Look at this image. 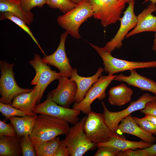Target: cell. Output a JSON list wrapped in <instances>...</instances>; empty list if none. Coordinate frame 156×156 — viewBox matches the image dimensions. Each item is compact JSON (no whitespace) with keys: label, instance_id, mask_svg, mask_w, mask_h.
Segmentation results:
<instances>
[{"label":"cell","instance_id":"obj_1","mask_svg":"<svg viewBox=\"0 0 156 156\" xmlns=\"http://www.w3.org/2000/svg\"><path fill=\"white\" fill-rule=\"evenodd\" d=\"M68 122L45 114L37 116L29 135L34 144L48 141L61 135H66L70 127Z\"/></svg>","mask_w":156,"mask_h":156},{"label":"cell","instance_id":"obj_2","mask_svg":"<svg viewBox=\"0 0 156 156\" xmlns=\"http://www.w3.org/2000/svg\"><path fill=\"white\" fill-rule=\"evenodd\" d=\"M89 0H84L74 8L57 18L59 25L68 34L76 39L81 38L79 29L81 25L93 16Z\"/></svg>","mask_w":156,"mask_h":156},{"label":"cell","instance_id":"obj_3","mask_svg":"<svg viewBox=\"0 0 156 156\" xmlns=\"http://www.w3.org/2000/svg\"><path fill=\"white\" fill-rule=\"evenodd\" d=\"M87 117H83L70 127L65 138L62 140L67 147L70 156H82L97 146L88 139L85 132L84 125Z\"/></svg>","mask_w":156,"mask_h":156},{"label":"cell","instance_id":"obj_4","mask_svg":"<svg viewBox=\"0 0 156 156\" xmlns=\"http://www.w3.org/2000/svg\"><path fill=\"white\" fill-rule=\"evenodd\" d=\"M89 43L101 58L104 66V71L107 73L108 75H113L133 69L156 68V60L138 62L117 58L113 56L111 53L105 50L103 47H100L90 43Z\"/></svg>","mask_w":156,"mask_h":156},{"label":"cell","instance_id":"obj_5","mask_svg":"<svg viewBox=\"0 0 156 156\" xmlns=\"http://www.w3.org/2000/svg\"><path fill=\"white\" fill-rule=\"evenodd\" d=\"M94 18L100 21L101 25L106 27L120 21L125 3L121 0H89Z\"/></svg>","mask_w":156,"mask_h":156},{"label":"cell","instance_id":"obj_6","mask_svg":"<svg viewBox=\"0 0 156 156\" xmlns=\"http://www.w3.org/2000/svg\"><path fill=\"white\" fill-rule=\"evenodd\" d=\"M14 64H10L6 60H0V102L12 105L14 99L18 95L31 91L32 89L20 87L15 79L13 68Z\"/></svg>","mask_w":156,"mask_h":156},{"label":"cell","instance_id":"obj_7","mask_svg":"<svg viewBox=\"0 0 156 156\" xmlns=\"http://www.w3.org/2000/svg\"><path fill=\"white\" fill-rule=\"evenodd\" d=\"M87 115L84 130L88 139L96 144L109 141L114 133L107 125L103 114L91 111Z\"/></svg>","mask_w":156,"mask_h":156},{"label":"cell","instance_id":"obj_8","mask_svg":"<svg viewBox=\"0 0 156 156\" xmlns=\"http://www.w3.org/2000/svg\"><path fill=\"white\" fill-rule=\"evenodd\" d=\"M151 101H156V95L152 96L148 93L142 94L137 100L132 101L128 107L124 110L117 112L109 110L104 101L101 102L103 113L105 121L109 128L115 133L122 120L132 112L144 108L146 104Z\"/></svg>","mask_w":156,"mask_h":156},{"label":"cell","instance_id":"obj_9","mask_svg":"<svg viewBox=\"0 0 156 156\" xmlns=\"http://www.w3.org/2000/svg\"><path fill=\"white\" fill-rule=\"evenodd\" d=\"M34 68L36 75L31 82V85H38L40 88V92L37 103L41 100L44 93L48 86L53 81L58 79L62 76L60 72L52 70L47 64L42 60L40 55L34 54V57L29 62Z\"/></svg>","mask_w":156,"mask_h":156},{"label":"cell","instance_id":"obj_10","mask_svg":"<svg viewBox=\"0 0 156 156\" xmlns=\"http://www.w3.org/2000/svg\"><path fill=\"white\" fill-rule=\"evenodd\" d=\"M115 76L113 75L101 76L88 91L84 99L79 103H75L72 108L87 115L92 111L91 105L94 101L105 98L106 90Z\"/></svg>","mask_w":156,"mask_h":156},{"label":"cell","instance_id":"obj_11","mask_svg":"<svg viewBox=\"0 0 156 156\" xmlns=\"http://www.w3.org/2000/svg\"><path fill=\"white\" fill-rule=\"evenodd\" d=\"M135 2H131L120 21V24L115 35L110 41L107 43L103 48L107 51L112 53L116 49H119L122 45V41L131 29L136 26L137 16L134 11Z\"/></svg>","mask_w":156,"mask_h":156},{"label":"cell","instance_id":"obj_12","mask_svg":"<svg viewBox=\"0 0 156 156\" xmlns=\"http://www.w3.org/2000/svg\"><path fill=\"white\" fill-rule=\"evenodd\" d=\"M80 112L73 108L60 106L48 97L43 102L36 105L34 110L36 114H47L73 125L79 121V116Z\"/></svg>","mask_w":156,"mask_h":156},{"label":"cell","instance_id":"obj_13","mask_svg":"<svg viewBox=\"0 0 156 156\" xmlns=\"http://www.w3.org/2000/svg\"><path fill=\"white\" fill-rule=\"evenodd\" d=\"M58 80L57 87L49 92L47 97L58 105L69 108L74 102L77 90V84L74 81L67 77L61 76Z\"/></svg>","mask_w":156,"mask_h":156},{"label":"cell","instance_id":"obj_14","mask_svg":"<svg viewBox=\"0 0 156 156\" xmlns=\"http://www.w3.org/2000/svg\"><path fill=\"white\" fill-rule=\"evenodd\" d=\"M68 33L65 31L60 36V41L56 51L52 54L45 55L42 58L44 63L57 68L62 76L70 78L73 69L71 66L66 53L65 43Z\"/></svg>","mask_w":156,"mask_h":156},{"label":"cell","instance_id":"obj_15","mask_svg":"<svg viewBox=\"0 0 156 156\" xmlns=\"http://www.w3.org/2000/svg\"><path fill=\"white\" fill-rule=\"evenodd\" d=\"M156 10V4L151 3L137 16L136 26L126 36L127 38L140 33L146 31L156 32V16L152 13Z\"/></svg>","mask_w":156,"mask_h":156},{"label":"cell","instance_id":"obj_16","mask_svg":"<svg viewBox=\"0 0 156 156\" xmlns=\"http://www.w3.org/2000/svg\"><path fill=\"white\" fill-rule=\"evenodd\" d=\"M130 71L128 76L122 74L115 75L113 80L126 83L129 86L138 88L143 91L151 92L156 95V82L140 75L135 69Z\"/></svg>","mask_w":156,"mask_h":156},{"label":"cell","instance_id":"obj_17","mask_svg":"<svg viewBox=\"0 0 156 156\" xmlns=\"http://www.w3.org/2000/svg\"><path fill=\"white\" fill-rule=\"evenodd\" d=\"M39 86L35 85L30 92L20 94L13 100L12 105L27 113L28 115L36 116L34 110L37 103L40 92Z\"/></svg>","mask_w":156,"mask_h":156},{"label":"cell","instance_id":"obj_18","mask_svg":"<svg viewBox=\"0 0 156 156\" xmlns=\"http://www.w3.org/2000/svg\"><path fill=\"white\" fill-rule=\"evenodd\" d=\"M116 131L118 133H125L133 135L142 139L143 141L153 144L156 138L153 134L144 131L136 122L131 115L121 121Z\"/></svg>","mask_w":156,"mask_h":156},{"label":"cell","instance_id":"obj_19","mask_svg":"<svg viewBox=\"0 0 156 156\" xmlns=\"http://www.w3.org/2000/svg\"><path fill=\"white\" fill-rule=\"evenodd\" d=\"M104 71V69L100 67L94 75L85 77L79 76L77 73V70L73 69L70 78L75 82L77 86L74 99L75 103H79L84 99L88 91L92 85L97 81Z\"/></svg>","mask_w":156,"mask_h":156},{"label":"cell","instance_id":"obj_20","mask_svg":"<svg viewBox=\"0 0 156 156\" xmlns=\"http://www.w3.org/2000/svg\"><path fill=\"white\" fill-rule=\"evenodd\" d=\"M108 101L111 105L120 106L130 102L133 93V90L123 83L110 88L109 91Z\"/></svg>","mask_w":156,"mask_h":156},{"label":"cell","instance_id":"obj_21","mask_svg":"<svg viewBox=\"0 0 156 156\" xmlns=\"http://www.w3.org/2000/svg\"><path fill=\"white\" fill-rule=\"evenodd\" d=\"M153 144L144 141H132L126 140L114 133L110 139L107 142L96 144L97 147L107 146L115 148L122 151L129 149H143L149 147Z\"/></svg>","mask_w":156,"mask_h":156},{"label":"cell","instance_id":"obj_22","mask_svg":"<svg viewBox=\"0 0 156 156\" xmlns=\"http://www.w3.org/2000/svg\"><path fill=\"white\" fill-rule=\"evenodd\" d=\"M0 12H10L22 19L28 25L34 21V14L31 12H25L19 0H0Z\"/></svg>","mask_w":156,"mask_h":156},{"label":"cell","instance_id":"obj_23","mask_svg":"<svg viewBox=\"0 0 156 156\" xmlns=\"http://www.w3.org/2000/svg\"><path fill=\"white\" fill-rule=\"evenodd\" d=\"M37 116L26 115L21 117L14 116L9 119L15 129L17 137L20 138L23 136L30 135Z\"/></svg>","mask_w":156,"mask_h":156},{"label":"cell","instance_id":"obj_24","mask_svg":"<svg viewBox=\"0 0 156 156\" xmlns=\"http://www.w3.org/2000/svg\"><path fill=\"white\" fill-rule=\"evenodd\" d=\"M20 139L17 136H0V156L22 155Z\"/></svg>","mask_w":156,"mask_h":156},{"label":"cell","instance_id":"obj_25","mask_svg":"<svg viewBox=\"0 0 156 156\" xmlns=\"http://www.w3.org/2000/svg\"><path fill=\"white\" fill-rule=\"evenodd\" d=\"M60 141L57 137L48 141L34 144L36 156H53Z\"/></svg>","mask_w":156,"mask_h":156},{"label":"cell","instance_id":"obj_26","mask_svg":"<svg viewBox=\"0 0 156 156\" xmlns=\"http://www.w3.org/2000/svg\"><path fill=\"white\" fill-rule=\"evenodd\" d=\"M0 19L1 20H3L6 19L10 20L21 28L30 36L44 56L46 55L30 28L27 25V24L23 20L8 12L1 13Z\"/></svg>","mask_w":156,"mask_h":156},{"label":"cell","instance_id":"obj_27","mask_svg":"<svg viewBox=\"0 0 156 156\" xmlns=\"http://www.w3.org/2000/svg\"><path fill=\"white\" fill-rule=\"evenodd\" d=\"M46 4L52 8L59 9L64 14L75 8L77 5L71 0H47Z\"/></svg>","mask_w":156,"mask_h":156},{"label":"cell","instance_id":"obj_28","mask_svg":"<svg viewBox=\"0 0 156 156\" xmlns=\"http://www.w3.org/2000/svg\"><path fill=\"white\" fill-rule=\"evenodd\" d=\"M0 112L5 117V120L14 116L22 117L28 115L26 112L15 108L11 105L0 102Z\"/></svg>","mask_w":156,"mask_h":156},{"label":"cell","instance_id":"obj_29","mask_svg":"<svg viewBox=\"0 0 156 156\" xmlns=\"http://www.w3.org/2000/svg\"><path fill=\"white\" fill-rule=\"evenodd\" d=\"M20 140L22 156H36L34 144L29 136H23Z\"/></svg>","mask_w":156,"mask_h":156},{"label":"cell","instance_id":"obj_30","mask_svg":"<svg viewBox=\"0 0 156 156\" xmlns=\"http://www.w3.org/2000/svg\"><path fill=\"white\" fill-rule=\"evenodd\" d=\"M23 10L26 12H31L35 7L41 8L46 4L47 0H19Z\"/></svg>","mask_w":156,"mask_h":156},{"label":"cell","instance_id":"obj_31","mask_svg":"<svg viewBox=\"0 0 156 156\" xmlns=\"http://www.w3.org/2000/svg\"><path fill=\"white\" fill-rule=\"evenodd\" d=\"M133 118L137 124L144 131L153 135H156V126L143 117H133Z\"/></svg>","mask_w":156,"mask_h":156},{"label":"cell","instance_id":"obj_32","mask_svg":"<svg viewBox=\"0 0 156 156\" xmlns=\"http://www.w3.org/2000/svg\"><path fill=\"white\" fill-rule=\"evenodd\" d=\"M97 147V150L94 156H118L122 151L111 146H101Z\"/></svg>","mask_w":156,"mask_h":156},{"label":"cell","instance_id":"obj_33","mask_svg":"<svg viewBox=\"0 0 156 156\" xmlns=\"http://www.w3.org/2000/svg\"><path fill=\"white\" fill-rule=\"evenodd\" d=\"M131 156H156V144L146 148L130 151Z\"/></svg>","mask_w":156,"mask_h":156},{"label":"cell","instance_id":"obj_34","mask_svg":"<svg viewBox=\"0 0 156 156\" xmlns=\"http://www.w3.org/2000/svg\"><path fill=\"white\" fill-rule=\"evenodd\" d=\"M4 135L16 136V133L14 126L11 122L8 124L0 120V136Z\"/></svg>","mask_w":156,"mask_h":156},{"label":"cell","instance_id":"obj_35","mask_svg":"<svg viewBox=\"0 0 156 156\" xmlns=\"http://www.w3.org/2000/svg\"><path fill=\"white\" fill-rule=\"evenodd\" d=\"M142 113L156 116V101H151L148 102L145 107L140 110Z\"/></svg>","mask_w":156,"mask_h":156},{"label":"cell","instance_id":"obj_36","mask_svg":"<svg viewBox=\"0 0 156 156\" xmlns=\"http://www.w3.org/2000/svg\"><path fill=\"white\" fill-rule=\"evenodd\" d=\"M69 156L68 149L67 146L61 141L53 156Z\"/></svg>","mask_w":156,"mask_h":156},{"label":"cell","instance_id":"obj_37","mask_svg":"<svg viewBox=\"0 0 156 156\" xmlns=\"http://www.w3.org/2000/svg\"><path fill=\"white\" fill-rule=\"evenodd\" d=\"M143 118L156 126V116L151 114H145Z\"/></svg>","mask_w":156,"mask_h":156},{"label":"cell","instance_id":"obj_38","mask_svg":"<svg viewBox=\"0 0 156 156\" xmlns=\"http://www.w3.org/2000/svg\"><path fill=\"white\" fill-rule=\"evenodd\" d=\"M152 50L156 53V32L154 35L153 44L152 47Z\"/></svg>","mask_w":156,"mask_h":156},{"label":"cell","instance_id":"obj_39","mask_svg":"<svg viewBox=\"0 0 156 156\" xmlns=\"http://www.w3.org/2000/svg\"><path fill=\"white\" fill-rule=\"evenodd\" d=\"M84 0H71V1L77 4Z\"/></svg>","mask_w":156,"mask_h":156},{"label":"cell","instance_id":"obj_40","mask_svg":"<svg viewBox=\"0 0 156 156\" xmlns=\"http://www.w3.org/2000/svg\"><path fill=\"white\" fill-rule=\"evenodd\" d=\"M148 1H150L152 3L156 4V0H145L143 3H144Z\"/></svg>","mask_w":156,"mask_h":156},{"label":"cell","instance_id":"obj_41","mask_svg":"<svg viewBox=\"0 0 156 156\" xmlns=\"http://www.w3.org/2000/svg\"><path fill=\"white\" fill-rule=\"evenodd\" d=\"M122 1L124 2L125 3H128V4L131 2L137 0H121Z\"/></svg>","mask_w":156,"mask_h":156}]
</instances>
